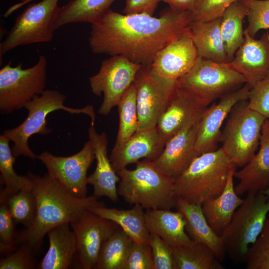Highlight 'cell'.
<instances>
[{
	"mask_svg": "<svg viewBox=\"0 0 269 269\" xmlns=\"http://www.w3.org/2000/svg\"><path fill=\"white\" fill-rule=\"evenodd\" d=\"M239 0H195L189 10L191 21H208L221 17L226 9Z\"/></svg>",
	"mask_w": 269,
	"mask_h": 269,
	"instance_id": "cell-38",
	"label": "cell"
},
{
	"mask_svg": "<svg viewBox=\"0 0 269 269\" xmlns=\"http://www.w3.org/2000/svg\"><path fill=\"white\" fill-rule=\"evenodd\" d=\"M5 203L16 224L31 226L36 217L37 205L32 190H21L9 197Z\"/></svg>",
	"mask_w": 269,
	"mask_h": 269,
	"instance_id": "cell-35",
	"label": "cell"
},
{
	"mask_svg": "<svg viewBox=\"0 0 269 269\" xmlns=\"http://www.w3.org/2000/svg\"><path fill=\"white\" fill-rule=\"evenodd\" d=\"M141 67L122 55L111 56L102 62L98 72L89 79L93 93L96 96L103 94L99 109L101 115H108L118 106Z\"/></svg>",
	"mask_w": 269,
	"mask_h": 269,
	"instance_id": "cell-11",
	"label": "cell"
},
{
	"mask_svg": "<svg viewBox=\"0 0 269 269\" xmlns=\"http://www.w3.org/2000/svg\"><path fill=\"white\" fill-rule=\"evenodd\" d=\"M47 62L40 55L36 63L23 69L22 64L10 63L0 70V111L10 114L24 107L27 103L45 90Z\"/></svg>",
	"mask_w": 269,
	"mask_h": 269,
	"instance_id": "cell-9",
	"label": "cell"
},
{
	"mask_svg": "<svg viewBox=\"0 0 269 269\" xmlns=\"http://www.w3.org/2000/svg\"><path fill=\"white\" fill-rule=\"evenodd\" d=\"M145 220L149 233L159 236L172 248L193 242L186 232L184 218L178 211L146 209Z\"/></svg>",
	"mask_w": 269,
	"mask_h": 269,
	"instance_id": "cell-24",
	"label": "cell"
},
{
	"mask_svg": "<svg viewBox=\"0 0 269 269\" xmlns=\"http://www.w3.org/2000/svg\"><path fill=\"white\" fill-rule=\"evenodd\" d=\"M161 0H126L123 13L153 15Z\"/></svg>",
	"mask_w": 269,
	"mask_h": 269,
	"instance_id": "cell-44",
	"label": "cell"
},
{
	"mask_svg": "<svg viewBox=\"0 0 269 269\" xmlns=\"http://www.w3.org/2000/svg\"><path fill=\"white\" fill-rule=\"evenodd\" d=\"M124 269H154L149 245L134 242Z\"/></svg>",
	"mask_w": 269,
	"mask_h": 269,
	"instance_id": "cell-43",
	"label": "cell"
},
{
	"mask_svg": "<svg viewBox=\"0 0 269 269\" xmlns=\"http://www.w3.org/2000/svg\"><path fill=\"white\" fill-rule=\"evenodd\" d=\"M164 146L156 127L139 130L124 142L114 145L109 158L117 172L141 158L153 160L161 153Z\"/></svg>",
	"mask_w": 269,
	"mask_h": 269,
	"instance_id": "cell-20",
	"label": "cell"
},
{
	"mask_svg": "<svg viewBox=\"0 0 269 269\" xmlns=\"http://www.w3.org/2000/svg\"><path fill=\"white\" fill-rule=\"evenodd\" d=\"M269 212V200L262 192L249 193L223 231L226 253L236 261L245 259L263 228Z\"/></svg>",
	"mask_w": 269,
	"mask_h": 269,
	"instance_id": "cell-7",
	"label": "cell"
},
{
	"mask_svg": "<svg viewBox=\"0 0 269 269\" xmlns=\"http://www.w3.org/2000/svg\"><path fill=\"white\" fill-rule=\"evenodd\" d=\"M15 222L6 203L0 207V251L3 256L14 251L17 248L15 240L17 233Z\"/></svg>",
	"mask_w": 269,
	"mask_h": 269,
	"instance_id": "cell-40",
	"label": "cell"
},
{
	"mask_svg": "<svg viewBox=\"0 0 269 269\" xmlns=\"http://www.w3.org/2000/svg\"><path fill=\"white\" fill-rule=\"evenodd\" d=\"M221 17L208 21H191L189 28L198 56L220 63H229L221 33Z\"/></svg>",
	"mask_w": 269,
	"mask_h": 269,
	"instance_id": "cell-27",
	"label": "cell"
},
{
	"mask_svg": "<svg viewBox=\"0 0 269 269\" xmlns=\"http://www.w3.org/2000/svg\"><path fill=\"white\" fill-rule=\"evenodd\" d=\"M246 83L245 77L228 63L199 57L189 72L176 81V86L191 92L209 105Z\"/></svg>",
	"mask_w": 269,
	"mask_h": 269,
	"instance_id": "cell-8",
	"label": "cell"
},
{
	"mask_svg": "<svg viewBox=\"0 0 269 269\" xmlns=\"http://www.w3.org/2000/svg\"><path fill=\"white\" fill-rule=\"evenodd\" d=\"M38 252L30 244L22 243L18 248L1 258L0 269H35V256Z\"/></svg>",
	"mask_w": 269,
	"mask_h": 269,
	"instance_id": "cell-39",
	"label": "cell"
},
{
	"mask_svg": "<svg viewBox=\"0 0 269 269\" xmlns=\"http://www.w3.org/2000/svg\"><path fill=\"white\" fill-rule=\"evenodd\" d=\"M167 3L172 9L177 11L189 10L195 0H161Z\"/></svg>",
	"mask_w": 269,
	"mask_h": 269,
	"instance_id": "cell-45",
	"label": "cell"
},
{
	"mask_svg": "<svg viewBox=\"0 0 269 269\" xmlns=\"http://www.w3.org/2000/svg\"><path fill=\"white\" fill-rule=\"evenodd\" d=\"M70 223H65L47 233L49 248L37 266L38 269H67L76 253V241Z\"/></svg>",
	"mask_w": 269,
	"mask_h": 269,
	"instance_id": "cell-26",
	"label": "cell"
},
{
	"mask_svg": "<svg viewBox=\"0 0 269 269\" xmlns=\"http://www.w3.org/2000/svg\"><path fill=\"white\" fill-rule=\"evenodd\" d=\"M9 140L0 135V172L4 188L0 192V202L5 203L11 196L21 190H32L33 182L29 176L19 175L15 172L13 164L15 157L9 145Z\"/></svg>",
	"mask_w": 269,
	"mask_h": 269,
	"instance_id": "cell-31",
	"label": "cell"
},
{
	"mask_svg": "<svg viewBox=\"0 0 269 269\" xmlns=\"http://www.w3.org/2000/svg\"><path fill=\"white\" fill-rule=\"evenodd\" d=\"M33 0H22V1L12 5L10 7V9L11 11H14L15 10L17 9V8L20 7L22 5H24L26 3L32 1Z\"/></svg>",
	"mask_w": 269,
	"mask_h": 269,
	"instance_id": "cell-46",
	"label": "cell"
},
{
	"mask_svg": "<svg viewBox=\"0 0 269 269\" xmlns=\"http://www.w3.org/2000/svg\"><path fill=\"white\" fill-rule=\"evenodd\" d=\"M235 171L236 169H233L230 172L222 192L202 205V211L208 223L220 236L229 224L236 210L244 201V199L241 198L235 189Z\"/></svg>",
	"mask_w": 269,
	"mask_h": 269,
	"instance_id": "cell-25",
	"label": "cell"
},
{
	"mask_svg": "<svg viewBox=\"0 0 269 269\" xmlns=\"http://www.w3.org/2000/svg\"><path fill=\"white\" fill-rule=\"evenodd\" d=\"M150 246L154 269H177L172 248L159 236L150 234Z\"/></svg>",
	"mask_w": 269,
	"mask_h": 269,
	"instance_id": "cell-41",
	"label": "cell"
},
{
	"mask_svg": "<svg viewBox=\"0 0 269 269\" xmlns=\"http://www.w3.org/2000/svg\"><path fill=\"white\" fill-rule=\"evenodd\" d=\"M198 121L186 124L168 140L161 153L152 161L168 176L175 179L198 156L195 148Z\"/></svg>",
	"mask_w": 269,
	"mask_h": 269,
	"instance_id": "cell-18",
	"label": "cell"
},
{
	"mask_svg": "<svg viewBox=\"0 0 269 269\" xmlns=\"http://www.w3.org/2000/svg\"><path fill=\"white\" fill-rule=\"evenodd\" d=\"M266 119L250 108L248 100L237 103L222 131L221 148L237 167L246 165L257 152Z\"/></svg>",
	"mask_w": 269,
	"mask_h": 269,
	"instance_id": "cell-6",
	"label": "cell"
},
{
	"mask_svg": "<svg viewBox=\"0 0 269 269\" xmlns=\"http://www.w3.org/2000/svg\"><path fill=\"white\" fill-rule=\"evenodd\" d=\"M134 83L136 89L138 130L155 128L176 87V81L159 76L150 65L141 67Z\"/></svg>",
	"mask_w": 269,
	"mask_h": 269,
	"instance_id": "cell-12",
	"label": "cell"
},
{
	"mask_svg": "<svg viewBox=\"0 0 269 269\" xmlns=\"http://www.w3.org/2000/svg\"><path fill=\"white\" fill-rule=\"evenodd\" d=\"M176 199L175 208L184 218L186 232L191 240L207 246L217 258L222 261L226 253L223 239L208 223L202 205L189 203L180 198Z\"/></svg>",
	"mask_w": 269,
	"mask_h": 269,
	"instance_id": "cell-23",
	"label": "cell"
},
{
	"mask_svg": "<svg viewBox=\"0 0 269 269\" xmlns=\"http://www.w3.org/2000/svg\"><path fill=\"white\" fill-rule=\"evenodd\" d=\"M177 269H222L213 251L207 246L193 241L172 248Z\"/></svg>",
	"mask_w": 269,
	"mask_h": 269,
	"instance_id": "cell-33",
	"label": "cell"
},
{
	"mask_svg": "<svg viewBox=\"0 0 269 269\" xmlns=\"http://www.w3.org/2000/svg\"><path fill=\"white\" fill-rule=\"evenodd\" d=\"M191 22L189 10L170 8L154 17L110 9L91 24L89 45L95 54L122 55L142 66H150L158 52Z\"/></svg>",
	"mask_w": 269,
	"mask_h": 269,
	"instance_id": "cell-1",
	"label": "cell"
},
{
	"mask_svg": "<svg viewBox=\"0 0 269 269\" xmlns=\"http://www.w3.org/2000/svg\"><path fill=\"white\" fill-rule=\"evenodd\" d=\"M88 132L96 160L95 170L88 177V184L93 186L94 195L97 198L106 197L116 202L119 199L117 184L120 178L108 155L107 135L105 133H97L93 124H91Z\"/></svg>",
	"mask_w": 269,
	"mask_h": 269,
	"instance_id": "cell-22",
	"label": "cell"
},
{
	"mask_svg": "<svg viewBox=\"0 0 269 269\" xmlns=\"http://www.w3.org/2000/svg\"><path fill=\"white\" fill-rule=\"evenodd\" d=\"M70 225L76 238V253L81 267L94 269L104 243L118 225L88 210Z\"/></svg>",
	"mask_w": 269,
	"mask_h": 269,
	"instance_id": "cell-14",
	"label": "cell"
},
{
	"mask_svg": "<svg viewBox=\"0 0 269 269\" xmlns=\"http://www.w3.org/2000/svg\"><path fill=\"white\" fill-rule=\"evenodd\" d=\"M117 173L120 178L118 195L129 204L146 209L176 207L175 179L160 171L152 161H139L134 169L125 168Z\"/></svg>",
	"mask_w": 269,
	"mask_h": 269,
	"instance_id": "cell-4",
	"label": "cell"
},
{
	"mask_svg": "<svg viewBox=\"0 0 269 269\" xmlns=\"http://www.w3.org/2000/svg\"><path fill=\"white\" fill-rule=\"evenodd\" d=\"M246 269H269V217L246 257Z\"/></svg>",
	"mask_w": 269,
	"mask_h": 269,
	"instance_id": "cell-36",
	"label": "cell"
},
{
	"mask_svg": "<svg viewBox=\"0 0 269 269\" xmlns=\"http://www.w3.org/2000/svg\"><path fill=\"white\" fill-rule=\"evenodd\" d=\"M248 12L247 7L239 0L232 3L221 17V33L229 61L245 41L243 24Z\"/></svg>",
	"mask_w": 269,
	"mask_h": 269,
	"instance_id": "cell-30",
	"label": "cell"
},
{
	"mask_svg": "<svg viewBox=\"0 0 269 269\" xmlns=\"http://www.w3.org/2000/svg\"><path fill=\"white\" fill-rule=\"evenodd\" d=\"M59 0H41L26 7L16 17L0 44V57L19 46L48 42L53 37Z\"/></svg>",
	"mask_w": 269,
	"mask_h": 269,
	"instance_id": "cell-10",
	"label": "cell"
},
{
	"mask_svg": "<svg viewBox=\"0 0 269 269\" xmlns=\"http://www.w3.org/2000/svg\"><path fill=\"white\" fill-rule=\"evenodd\" d=\"M248 8L246 28L253 37L261 29H269V0H239Z\"/></svg>",
	"mask_w": 269,
	"mask_h": 269,
	"instance_id": "cell-37",
	"label": "cell"
},
{
	"mask_svg": "<svg viewBox=\"0 0 269 269\" xmlns=\"http://www.w3.org/2000/svg\"><path fill=\"white\" fill-rule=\"evenodd\" d=\"M133 243L119 227L104 243L94 269H124Z\"/></svg>",
	"mask_w": 269,
	"mask_h": 269,
	"instance_id": "cell-32",
	"label": "cell"
},
{
	"mask_svg": "<svg viewBox=\"0 0 269 269\" xmlns=\"http://www.w3.org/2000/svg\"><path fill=\"white\" fill-rule=\"evenodd\" d=\"M116 0H71L59 7L54 21L56 30L64 25L76 22L91 24L103 16Z\"/></svg>",
	"mask_w": 269,
	"mask_h": 269,
	"instance_id": "cell-29",
	"label": "cell"
},
{
	"mask_svg": "<svg viewBox=\"0 0 269 269\" xmlns=\"http://www.w3.org/2000/svg\"><path fill=\"white\" fill-rule=\"evenodd\" d=\"M208 106L194 93L176 86L156 126L165 145L186 124L198 121Z\"/></svg>",
	"mask_w": 269,
	"mask_h": 269,
	"instance_id": "cell-16",
	"label": "cell"
},
{
	"mask_svg": "<svg viewBox=\"0 0 269 269\" xmlns=\"http://www.w3.org/2000/svg\"><path fill=\"white\" fill-rule=\"evenodd\" d=\"M65 100V96L58 91L46 90L26 104L24 108L28 114L24 121L17 127L5 130L2 133L13 142L11 151L15 158L22 155L32 159L37 158V155L28 146V139L35 134L46 135L51 133L52 130L47 126L46 117L53 111L63 110L71 114H84L90 117L91 124H95V113L92 106L70 108L64 105Z\"/></svg>",
	"mask_w": 269,
	"mask_h": 269,
	"instance_id": "cell-5",
	"label": "cell"
},
{
	"mask_svg": "<svg viewBox=\"0 0 269 269\" xmlns=\"http://www.w3.org/2000/svg\"><path fill=\"white\" fill-rule=\"evenodd\" d=\"M117 106L119 126L115 145L124 142L138 130L136 89L134 83L124 93Z\"/></svg>",
	"mask_w": 269,
	"mask_h": 269,
	"instance_id": "cell-34",
	"label": "cell"
},
{
	"mask_svg": "<svg viewBox=\"0 0 269 269\" xmlns=\"http://www.w3.org/2000/svg\"><path fill=\"white\" fill-rule=\"evenodd\" d=\"M248 105L250 108L269 119V73L252 87Z\"/></svg>",
	"mask_w": 269,
	"mask_h": 269,
	"instance_id": "cell-42",
	"label": "cell"
},
{
	"mask_svg": "<svg viewBox=\"0 0 269 269\" xmlns=\"http://www.w3.org/2000/svg\"><path fill=\"white\" fill-rule=\"evenodd\" d=\"M140 205L128 210L107 208L102 204L90 207L88 210L114 222L134 242L149 245L150 233L145 220V212Z\"/></svg>",
	"mask_w": 269,
	"mask_h": 269,
	"instance_id": "cell-28",
	"label": "cell"
},
{
	"mask_svg": "<svg viewBox=\"0 0 269 269\" xmlns=\"http://www.w3.org/2000/svg\"><path fill=\"white\" fill-rule=\"evenodd\" d=\"M236 168L221 147L199 155L175 179V196L202 205L222 192L230 172Z\"/></svg>",
	"mask_w": 269,
	"mask_h": 269,
	"instance_id": "cell-3",
	"label": "cell"
},
{
	"mask_svg": "<svg viewBox=\"0 0 269 269\" xmlns=\"http://www.w3.org/2000/svg\"><path fill=\"white\" fill-rule=\"evenodd\" d=\"M252 86L248 83L228 93L213 103L202 114L198 123L195 148L198 155L217 149L221 128L233 107L238 102L248 100Z\"/></svg>",
	"mask_w": 269,
	"mask_h": 269,
	"instance_id": "cell-15",
	"label": "cell"
},
{
	"mask_svg": "<svg viewBox=\"0 0 269 269\" xmlns=\"http://www.w3.org/2000/svg\"><path fill=\"white\" fill-rule=\"evenodd\" d=\"M267 197L268 200H269V188L267 190L262 192Z\"/></svg>",
	"mask_w": 269,
	"mask_h": 269,
	"instance_id": "cell-47",
	"label": "cell"
},
{
	"mask_svg": "<svg viewBox=\"0 0 269 269\" xmlns=\"http://www.w3.org/2000/svg\"><path fill=\"white\" fill-rule=\"evenodd\" d=\"M28 174L33 182L32 190L36 201V215L31 226L17 233L16 246L28 243L39 251L50 229L71 223L90 207L102 204L94 195L85 198L73 196L48 173L42 177Z\"/></svg>",
	"mask_w": 269,
	"mask_h": 269,
	"instance_id": "cell-2",
	"label": "cell"
},
{
	"mask_svg": "<svg viewBox=\"0 0 269 269\" xmlns=\"http://www.w3.org/2000/svg\"><path fill=\"white\" fill-rule=\"evenodd\" d=\"M198 57L189 26L158 52L150 66L159 76L176 81L189 72Z\"/></svg>",
	"mask_w": 269,
	"mask_h": 269,
	"instance_id": "cell-17",
	"label": "cell"
},
{
	"mask_svg": "<svg viewBox=\"0 0 269 269\" xmlns=\"http://www.w3.org/2000/svg\"><path fill=\"white\" fill-rule=\"evenodd\" d=\"M37 158L44 164L48 173L71 195L77 198L87 196V171L95 159L89 140L81 150L72 155L57 156L45 151Z\"/></svg>",
	"mask_w": 269,
	"mask_h": 269,
	"instance_id": "cell-13",
	"label": "cell"
},
{
	"mask_svg": "<svg viewBox=\"0 0 269 269\" xmlns=\"http://www.w3.org/2000/svg\"><path fill=\"white\" fill-rule=\"evenodd\" d=\"M245 41L228 63L242 74L252 87L269 73V31L259 39L244 30Z\"/></svg>",
	"mask_w": 269,
	"mask_h": 269,
	"instance_id": "cell-19",
	"label": "cell"
},
{
	"mask_svg": "<svg viewBox=\"0 0 269 269\" xmlns=\"http://www.w3.org/2000/svg\"><path fill=\"white\" fill-rule=\"evenodd\" d=\"M234 177L239 180L235 189L239 196L262 192L269 188V119L262 127L259 150Z\"/></svg>",
	"mask_w": 269,
	"mask_h": 269,
	"instance_id": "cell-21",
	"label": "cell"
}]
</instances>
